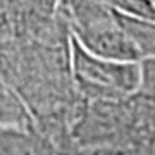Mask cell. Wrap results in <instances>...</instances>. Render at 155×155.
Here are the masks:
<instances>
[{
	"label": "cell",
	"mask_w": 155,
	"mask_h": 155,
	"mask_svg": "<svg viewBox=\"0 0 155 155\" xmlns=\"http://www.w3.org/2000/svg\"><path fill=\"white\" fill-rule=\"evenodd\" d=\"M153 155H155V150H153Z\"/></svg>",
	"instance_id": "obj_4"
},
{
	"label": "cell",
	"mask_w": 155,
	"mask_h": 155,
	"mask_svg": "<svg viewBox=\"0 0 155 155\" xmlns=\"http://www.w3.org/2000/svg\"><path fill=\"white\" fill-rule=\"evenodd\" d=\"M64 4L76 33V43L83 50L112 61H140L116 9L98 0H64Z\"/></svg>",
	"instance_id": "obj_1"
},
{
	"label": "cell",
	"mask_w": 155,
	"mask_h": 155,
	"mask_svg": "<svg viewBox=\"0 0 155 155\" xmlns=\"http://www.w3.org/2000/svg\"><path fill=\"white\" fill-rule=\"evenodd\" d=\"M117 14H119L122 29L127 35L129 41L133 43L140 61L155 57V22L136 16H129L119 11Z\"/></svg>",
	"instance_id": "obj_2"
},
{
	"label": "cell",
	"mask_w": 155,
	"mask_h": 155,
	"mask_svg": "<svg viewBox=\"0 0 155 155\" xmlns=\"http://www.w3.org/2000/svg\"><path fill=\"white\" fill-rule=\"evenodd\" d=\"M119 12L155 22V0H98Z\"/></svg>",
	"instance_id": "obj_3"
}]
</instances>
